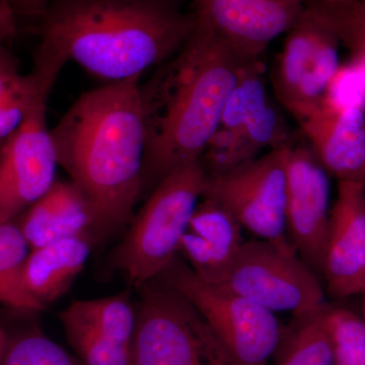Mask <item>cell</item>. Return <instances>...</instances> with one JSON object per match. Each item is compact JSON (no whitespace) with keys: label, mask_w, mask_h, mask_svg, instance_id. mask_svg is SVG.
I'll return each instance as SVG.
<instances>
[{"label":"cell","mask_w":365,"mask_h":365,"mask_svg":"<svg viewBox=\"0 0 365 365\" xmlns=\"http://www.w3.org/2000/svg\"><path fill=\"white\" fill-rule=\"evenodd\" d=\"M140 78L86 91L51 129L58 165L93 209L98 245L128 227L143 193Z\"/></svg>","instance_id":"cell-1"},{"label":"cell","mask_w":365,"mask_h":365,"mask_svg":"<svg viewBox=\"0 0 365 365\" xmlns=\"http://www.w3.org/2000/svg\"><path fill=\"white\" fill-rule=\"evenodd\" d=\"M253 59L195 24L176 54L140 86L146 131L141 195L199 160L242 69Z\"/></svg>","instance_id":"cell-2"},{"label":"cell","mask_w":365,"mask_h":365,"mask_svg":"<svg viewBox=\"0 0 365 365\" xmlns=\"http://www.w3.org/2000/svg\"><path fill=\"white\" fill-rule=\"evenodd\" d=\"M41 18L42 40L108 83L162 66L195 26L170 0H49Z\"/></svg>","instance_id":"cell-3"},{"label":"cell","mask_w":365,"mask_h":365,"mask_svg":"<svg viewBox=\"0 0 365 365\" xmlns=\"http://www.w3.org/2000/svg\"><path fill=\"white\" fill-rule=\"evenodd\" d=\"M200 160L178 168L162 180L129 222L113 251L109 268L135 287L157 277L179 255L180 242L205 187Z\"/></svg>","instance_id":"cell-4"},{"label":"cell","mask_w":365,"mask_h":365,"mask_svg":"<svg viewBox=\"0 0 365 365\" xmlns=\"http://www.w3.org/2000/svg\"><path fill=\"white\" fill-rule=\"evenodd\" d=\"M67 60L61 49L41 41L34 57L38 86L32 105L21 126L0 143V223L16 220L56 181L58 162L47 104Z\"/></svg>","instance_id":"cell-5"},{"label":"cell","mask_w":365,"mask_h":365,"mask_svg":"<svg viewBox=\"0 0 365 365\" xmlns=\"http://www.w3.org/2000/svg\"><path fill=\"white\" fill-rule=\"evenodd\" d=\"M135 288L131 365H242L182 295L153 281Z\"/></svg>","instance_id":"cell-6"},{"label":"cell","mask_w":365,"mask_h":365,"mask_svg":"<svg viewBox=\"0 0 365 365\" xmlns=\"http://www.w3.org/2000/svg\"><path fill=\"white\" fill-rule=\"evenodd\" d=\"M150 281L191 302L242 365H268L285 327L272 312L199 277L180 254Z\"/></svg>","instance_id":"cell-7"},{"label":"cell","mask_w":365,"mask_h":365,"mask_svg":"<svg viewBox=\"0 0 365 365\" xmlns=\"http://www.w3.org/2000/svg\"><path fill=\"white\" fill-rule=\"evenodd\" d=\"M215 284L268 311H307L326 302L322 280L292 242L245 241Z\"/></svg>","instance_id":"cell-8"},{"label":"cell","mask_w":365,"mask_h":365,"mask_svg":"<svg viewBox=\"0 0 365 365\" xmlns=\"http://www.w3.org/2000/svg\"><path fill=\"white\" fill-rule=\"evenodd\" d=\"M304 11L288 32L272 86L276 98L302 123L329 96L340 69L338 34L317 7L304 0Z\"/></svg>","instance_id":"cell-9"},{"label":"cell","mask_w":365,"mask_h":365,"mask_svg":"<svg viewBox=\"0 0 365 365\" xmlns=\"http://www.w3.org/2000/svg\"><path fill=\"white\" fill-rule=\"evenodd\" d=\"M290 146L270 150L220 176L207 177L202 196L222 204L242 227L261 240L290 242L285 222Z\"/></svg>","instance_id":"cell-10"},{"label":"cell","mask_w":365,"mask_h":365,"mask_svg":"<svg viewBox=\"0 0 365 365\" xmlns=\"http://www.w3.org/2000/svg\"><path fill=\"white\" fill-rule=\"evenodd\" d=\"M330 179L304 143L292 144L287 158L285 222L299 258L323 280V258L330 220Z\"/></svg>","instance_id":"cell-11"},{"label":"cell","mask_w":365,"mask_h":365,"mask_svg":"<svg viewBox=\"0 0 365 365\" xmlns=\"http://www.w3.org/2000/svg\"><path fill=\"white\" fill-rule=\"evenodd\" d=\"M304 0H194V21L249 58H261L271 42L288 33Z\"/></svg>","instance_id":"cell-12"},{"label":"cell","mask_w":365,"mask_h":365,"mask_svg":"<svg viewBox=\"0 0 365 365\" xmlns=\"http://www.w3.org/2000/svg\"><path fill=\"white\" fill-rule=\"evenodd\" d=\"M69 344L85 365H131L135 302L130 290L78 300L59 314Z\"/></svg>","instance_id":"cell-13"},{"label":"cell","mask_w":365,"mask_h":365,"mask_svg":"<svg viewBox=\"0 0 365 365\" xmlns=\"http://www.w3.org/2000/svg\"><path fill=\"white\" fill-rule=\"evenodd\" d=\"M323 280L332 299L364 292L365 182L339 181L324 249Z\"/></svg>","instance_id":"cell-14"},{"label":"cell","mask_w":365,"mask_h":365,"mask_svg":"<svg viewBox=\"0 0 365 365\" xmlns=\"http://www.w3.org/2000/svg\"><path fill=\"white\" fill-rule=\"evenodd\" d=\"M299 125L328 174L339 181L365 182L364 106L340 105L328 96Z\"/></svg>","instance_id":"cell-15"},{"label":"cell","mask_w":365,"mask_h":365,"mask_svg":"<svg viewBox=\"0 0 365 365\" xmlns=\"http://www.w3.org/2000/svg\"><path fill=\"white\" fill-rule=\"evenodd\" d=\"M242 230L225 206L201 196L182 235L179 254L199 277L215 283L245 242Z\"/></svg>","instance_id":"cell-16"},{"label":"cell","mask_w":365,"mask_h":365,"mask_svg":"<svg viewBox=\"0 0 365 365\" xmlns=\"http://www.w3.org/2000/svg\"><path fill=\"white\" fill-rule=\"evenodd\" d=\"M16 222L30 250L85 235H91L97 242L93 209L72 181H55Z\"/></svg>","instance_id":"cell-17"},{"label":"cell","mask_w":365,"mask_h":365,"mask_svg":"<svg viewBox=\"0 0 365 365\" xmlns=\"http://www.w3.org/2000/svg\"><path fill=\"white\" fill-rule=\"evenodd\" d=\"M96 246L85 235L30 250L23 267L26 292L46 309L68 292Z\"/></svg>","instance_id":"cell-18"},{"label":"cell","mask_w":365,"mask_h":365,"mask_svg":"<svg viewBox=\"0 0 365 365\" xmlns=\"http://www.w3.org/2000/svg\"><path fill=\"white\" fill-rule=\"evenodd\" d=\"M328 304L294 314L273 353L275 365H334L326 328Z\"/></svg>","instance_id":"cell-19"},{"label":"cell","mask_w":365,"mask_h":365,"mask_svg":"<svg viewBox=\"0 0 365 365\" xmlns=\"http://www.w3.org/2000/svg\"><path fill=\"white\" fill-rule=\"evenodd\" d=\"M30 247L16 220L0 223V302L24 313H39L45 307L26 292L23 267Z\"/></svg>","instance_id":"cell-20"},{"label":"cell","mask_w":365,"mask_h":365,"mask_svg":"<svg viewBox=\"0 0 365 365\" xmlns=\"http://www.w3.org/2000/svg\"><path fill=\"white\" fill-rule=\"evenodd\" d=\"M264 73L265 67L261 58L251 60L244 67L225 102L218 127L240 135L250 118L270 100Z\"/></svg>","instance_id":"cell-21"},{"label":"cell","mask_w":365,"mask_h":365,"mask_svg":"<svg viewBox=\"0 0 365 365\" xmlns=\"http://www.w3.org/2000/svg\"><path fill=\"white\" fill-rule=\"evenodd\" d=\"M0 365H85L37 327L7 335Z\"/></svg>","instance_id":"cell-22"},{"label":"cell","mask_w":365,"mask_h":365,"mask_svg":"<svg viewBox=\"0 0 365 365\" xmlns=\"http://www.w3.org/2000/svg\"><path fill=\"white\" fill-rule=\"evenodd\" d=\"M326 328L334 365H365V324L347 307L329 304Z\"/></svg>","instance_id":"cell-23"},{"label":"cell","mask_w":365,"mask_h":365,"mask_svg":"<svg viewBox=\"0 0 365 365\" xmlns=\"http://www.w3.org/2000/svg\"><path fill=\"white\" fill-rule=\"evenodd\" d=\"M325 16L354 59H364V0H309Z\"/></svg>","instance_id":"cell-24"},{"label":"cell","mask_w":365,"mask_h":365,"mask_svg":"<svg viewBox=\"0 0 365 365\" xmlns=\"http://www.w3.org/2000/svg\"><path fill=\"white\" fill-rule=\"evenodd\" d=\"M256 150L244 137L235 132L217 127L199 158L206 176L225 174L242 163L256 158Z\"/></svg>","instance_id":"cell-25"},{"label":"cell","mask_w":365,"mask_h":365,"mask_svg":"<svg viewBox=\"0 0 365 365\" xmlns=\"http://www.w3.org/2000/svg\"><path fill=\"white\" fill-rule=\"evenodd\" d=\"M38 86V72L33 66L28 74H18L7 88L0 109V143L11 136L28 115Z\"/></svg>","instance_id":"cell-26"},{"label":"cell","mask_w":365,"mask_h":365,"mask_svg":"<svg viewBox=\"0 0 365 365\" xmlns=\"http://www.w3.org/2000/svg\"><path fill=\"white\" fill-rule=\"evenodd\" d=\"M19 73L20 71L16 59L4 47V41L0 40V109L7 88Z\"/></svg>","instance_id":"cell-27"},{"label":"cell","mask_w":365,"mask_h":365,"mask_svg":"<svg viewBox=\"0 0 365 365\" xmlns=\"http://www.w3.org/2000/svg\"><path fill=\"white\" fill-rule=\"evenodd\" d=\"M16 14L7 0H0V40L6 41L16 34Z\"/></svg>","instance_id":"cell-28"},{"label":"cell","mask_w":365,"mask_h":365,"mask_svg":"<svg viewBox=\"0 0 365 365\" xmlns=\"http://www.w3.org/2000/svg\"><path fill=\"white\" fill-rule=\"evenodd\" d=\"M16 14L42 16L49 0H7Z\"/></svg>","instance_id":"cell-29"},{"label":"cell","mask_w":365,"mask_h":365,"mask_svg":"<svg viewBox=\"0 0 365 365\" xmlns=\"http://www.w3.org/2000/svg\"><path fill=\"white\" fill-rule=\"evenodd\" d=\"M7 334L4 332V329L0 327V357L4 351V347L6 344Z\"/></svg>","instance_id":"cell-30"},{"label":"cell","mask_w":365,"mask_h":365,"mask_svg":"<svg viewBox=\"0 0 365 365\" xmlns=\"http://www.w3.org/2000/svg\"><path fill=\"white\" fill-rule=\"evenodd\" d=\"M326 1H335V0H326Z\"/></svg>","instance_id":"cell-31"}]
</instances>
